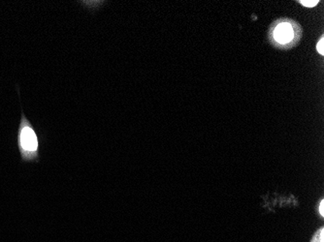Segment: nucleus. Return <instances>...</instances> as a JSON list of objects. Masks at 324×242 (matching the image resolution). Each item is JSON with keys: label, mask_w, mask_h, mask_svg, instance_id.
<instances>
[{"label": "nucleus", "mask_w": 324, "mask_h": 242, "mask_svg": "<svg viewBox=\"0 0 324 242\" xmlns=\"http://www.w3.org/2000/svg\"><path fill=\"white\" fill-rule=\"evenodd\" d=\"M21 117L16 131V144L23 163L40 162V138L21 105Z\"/></svg>", "instance_id": "nucleus-1"}, {"label": "nucleus", "mask_w": 324, "mask_h": 242, "mask_svg": "<svg viewBox=\"0 0 324 242\" xmlns=\"http://www.w3.org/2000/svg\"><path fill=\"white\" fill-rule=\"evenodd\" d=\"M293 36H294L293 29L290 25L286 23L280 24L274 31V37L280 43L284 44L289 42L293 38Z\"/></svg>", "instance_id": "nucleus-2"}, {"label": "nucleus", "mask_w": 324, "mask_h": 242, "mask_svg": "<svg viewBox=\"0 0 324 242\" xmlns=\"http://www.w3.org/2000/svg\"><path fill=\"white\" fill-rule=\"evenodd\" d=\"M310 242H324V229L320 228L312 237Z\"/></svg>", "instance_id": "nucleus-3"}, {"label": "nucleus", "mask_w": 324, "mask_h": 242, "mask_svg": "<svg viewBox=\"0 0 324 242\" xmlns=\"http://www.w3.org/2000/svg\"><path fill=\"white\" fill-rule=\"evenodd\" d=\"M300 3L303 5V6H305V7H314L315 5H317L318 4V1L317 0H312V1H307V0H302V1H300Z\"/></svg>", "instance_id": "nucleus-4"}, {"label": "nucleus", "mask_w": 324, "mask_h": 242, "mask_svg": "<svg viewBox=\"0 0 324 242\" xmlns=\"http://www.w3.org/2000/svg\"><path fill=\"white\" fill-rule=\"evenodd\" d=\"M323 47H324V39L323 38H321L320 39V41L317 43V46H316V49H317V52L321 55V56H323L324 55V50H323Z\"/></svg>", "instance_id": "nucleus-5"}, {"label": "nucleus", "mask_w": 324, "mask_h": 242, "mask_svg": "<svg viewBox=\"0 0 324 242\" xmlns=\"http://www.w3.org/2000/svg\"><path fill=\"white\" fill-rule=\"evenodd\" d=\"M319 213H320V215H321V216H323V215H324V201H323V200H321V201H320V204H319Z\"/></svg>", "instance_id": "nucleus-6"}]
</instances>
